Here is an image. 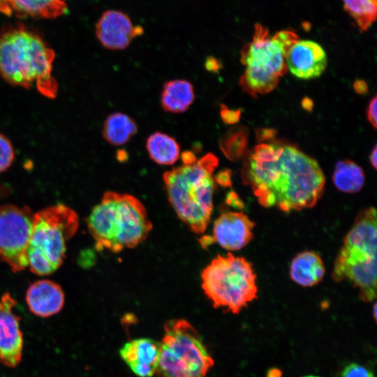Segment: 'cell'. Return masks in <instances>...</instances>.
Here are the masks:
<instances>
[{
	"label": "cell",
	"mask_w": 377,
	"mask_h": 377,
	"mask_svg": "<svg viewBox=\"0 0 377 377\" xmlns=\"http://www.w3.org/2000/svg\"><path fill=\"white\" fill-rule=\"evenodd\" d=\"M325 268L320 256L313 251L299 253L292 260L289 275L302 287H312L322 281Z\"/></svg>",
	"instance_id": "obj_17"
},
{
	"label": "cell",
	"mask_w": 377,
	"mask_h": 377,
	"mask_svg": "<svg viewBox=\"0 0 377 377\" xmlns=\"http://www.w3.org/2000/svg\"><path fill=\"white\" fill-rule=\"evenodd\" d=\"M161 343L149 339L140 338L126 342L119 350L122 360L129 366L142 364L157 369Z\"/></svg>",
	"instance_id": "obj_19"
},
{
	"label": "cell",
	"mask_w": 377,
	"mask_h": 377,
	"mask_svg": "<svg viewBox=\"0 0 377 377\" xmlns=\"http://www.w3.org/2000/svg\"><path fill=\"white\" fill-rule=\"evenodd\" d=\"M266 377H282V371L276 367L269 368L266 373Z\"/></svg>",
	"instance_id": "obj_36"
},
{
	"label": "cell",
	"mask_w": 377,
	"mask_h": 377,
	"mask_svg": "<svg viewBox=\"0 0 377 377\" xmlns=\"http://www.w3.org/2000/svg\"><path fill=\"white\" fill-rule=\"evenodd\" d=\"M214 170L200 165H183L167 171L163 179L168 201L178 218L194 233H205L213 211Z\"/></svg>",
	"instance_id": "obj_6"
},
{
	"label": "cell",
	"mask_w": 377,
	"mask_h": 377,
	"mask_svg": "<svg viewBox=\"0 0 377 377\" xmlns=\"http://www.w3.org/2000/svg\"><path fill=\"white\" fill-rule=\"evenodd\" d=\"M129 367L139 377H151L157 369L154 367L142 364H133Z\"/></svg>",
	"instance_id": "obj_28"
},
{
	"label": "cell",
	"mask_w": 377,
	"mask_h": 377,
	"mask_svg": "<svg viewBox=\"0 0 377 377\" xmlns=\"http://www.w3.org/2000/svg\"><path fill=\"white\" fill-rule=\"evenodd\" d=\"M98 250L119 253L144 242L152 223L142 202L128 193L105 192L87 219Z\"/></svg>",
	"instance_id": "obj_3"
},
{
	"label": "cell",
	"mask_w": 377,
	"mask_h": 377,
	"mask_svg": "<svg viewBox=\"0 0 377 377\" xmlns=\"http://www.w3.org/2000/svg\"><path fill=\"white\" fill-rule=\"evenodd\" d=\"M256 274L252 265L231 253L218 255L201 272V287L215 308L238 313L257 297Z\"/></svg>",
	"instance_id": "obj_8"
},
{
	"label": "cell",
	"mask_w": 377,
	"mask_h": 377,
	"mask_svg": "<svg viewBox=\"0 0 377 377\" xmlns=\"http://www.w3.org/2000/svg\"><path fill=\"white\" fill-rule=\"evenodd\" d=\"M17 301L9 293L0 297V364L16 367L23 352V334L20 316L13 312Z\"/></svg>",
	"instance_id": "obj_12"
},
{
	"label": "cell",
	"mask_w": 377,
	"mask_h": 377,
	"mask_svg": "<svg viewBox=\"0 0 377 377\" xmlns=\"http://www.w3.org/2000/svg\"><path fill=\"white\" fill-rule=\"evenodd\" d=\"M304 377H319V376H312V375H309V376H305Z\"/></svg>",
	"instance_id": "obj_40"
},
{
	"label": "cell",
	"mask_w": 377,
	"mask_h": 377,
	"mask_svg": "<svg viewBox=\"0 0 377 377\" xmlns=\"http://www.w3.org/2000/svg\"><path fill=\"white\" fill-rule=\"evenodd\" d=\"M205 67L207 71L217 73L221 69L222 64L219 59L214 57L209 56L205 59Z\"/></svg>",
	"instance_id": "obj_32"
},
{
	"label": "cell",
	"mask_w": 377,
	"mask_h": 377,
	"mask_svg": "<svg viewBox=\"0 0 377 377\" xmlns=\"http://www.w3.org/2000/svg\"><path fill=\"white\" fill-rule=\"evenodd\" d=\"M255 223L243 212L222 213L214 222L212 235L202 237L199 242L205 249L217 243L228 251H238L253 238Z\"/></svg>",
	"instance_id": "obj_11"
},
{
	"label": "cell",
	"mask_w": 377,
	"mask_h": 377,
	"mask_svg": "<svg viewBox=\"0 0 377 377\" xmlns=\"http://www.w3.org/2000/svg\"><path fill=\"white\" fill-rule=\"evenodd\" d=\"M365 176L362 168L350 160L339 161L332 174L336 188L343 193L359 192L363 187Z\"/></svg>",
	"instance_id": "obj_22"
},
{
	"label": "cell",
	"mask_w": 377,
	"mask_h": 377,
	"mask_svg": "<svg viewBox=\"0 0 377 377\" xmlns=\"http://www.w3.org/2000/svg\"><path fill=\"white\" fill-rule=\"evenodd\" d=\"M78 227L77 214L64 204L49 206L34 214L27 249L30 271L45 276L58 269L66 257V243Z\"/></svg>",
	"instance_id": "obj_7"
},
{
	"label": "cell",
	"mask_w": 377,
	"mask_h": 377,
	"mask_svg": "<svg viewBox=\"0 0 377 377\" xmlns=\"http://www.w3.org/2000/svg\"><path fill=\"white\" fill-rule=\"evenodd\" d=\"M373 317L374 318V320L376 322L377 320V304L374 303L373 306Z\"/></svg>",
	"instance_id": "obj_39"
},
{
	"label": "cell",
	"mask_w": 377,
	"mask_h": 377,
	"mask_svg": "<svg viewBox=\"0 0 377 377\" xmlns=\"http://www.w3.org/2000/svg\"><path fill=\"white\" fill-rule=\"evenodd\" d=\"M341 377H374V376L365 367L357 363H350L343 369Z\"/></svg>",
	"instance_id": "obj_26"
},
{
	"label": "cell",
	"mask_w": 377,
	"mask_h": 377,
	"mask_svg": "<svg viewBox=\"0 0 377 377\" xmlns=\"http://www.w3.org/2000/svg\"><path fill=\"white\" fill-rule=\"evenodd\" d=\"M33 216L27 206H0V259L15 273L28 267L27 249Z\"/></svg>",
	"instance_id": "obj_9"
},
{
	"label": "cell",
	"mask_w": 377,
	"mask_h": 377,
	"mask_svg": "<svg viewBox=\"0 0 377 377\" xmlns=\"http://www.w3.org/2000/svg\"><path fill=\"white\" fill-rule=\"evenodd\" d=\"M377 98L376 96H374L373 98L370 101L368 108H367V119L371 126L376 128L377 126Z\"/></svg>",
	"instance_id": "obj_29"
},
{
	"label": "cell",
	"mask_w": 377,
	"mask_h": 377,
	"mask_svg": "<svg viewBox=\"0 0 377 377\" xmlns=\"http://www.w3.org/2000/svg\"><path fill=\"white\" fill-rule=\"evenodd\" d=\"M26 302L33 314L48 318L61 311L65 295L60 285L48 279H41L29 287L26 293Z\"/></svg>",
	"instance_id": "obj_15"
},
{
	"label": "cell",
	"mask_w": 377,
	"mask_h": 377,
	"mask_svg": "<svg viewBox=\"0 0 377 377\" xmlns=\"http://www.w3.org/2000/svg\"><path fill=\"white\" fill-rule=\"evenodd\" d=\"M353 89L358 94H365L368 91L367 84L363 80H356L353 83Z\"/></svg>",
	"instance_id": "obj_33"
},
{
	"label": "cell",
	"mask_w": 377,
	"mask_h": 377,
	"mask_svg": "<svg viewBox=\"0 0 377 377\" xmlns=\"http://www.w3.org/2000/svg\"><path fill=\"white\" fill-rule=\"evenodd\" d=\"M183 165H192L196 162V157L193 151H184L182 153Z\"/></svg>",
	"instance_id": "obj_34"
},
{
	"label": "cell",
	"mask_w": 377,
	"mask_h": 377,
	"mask_svg": "<svg viewBox=\"0 0 377 377\" xmlns=\"http://www.w3.org/2000/svg\"><path fill=\"white\" fill-rule=\"evenodd\" d=\"M15 159V151L10 140L0 133V173L8 170Z\"/></svg>",
	"instance_id": "obj_25"
},
{
	"label": "cell",
	"mask_w": 377,
	"mask_h": 377,
	"mask_svg": "<svg viewBox=\"0 0 377 377\" xmlns=\"http://www.w3.org/2000/svg\"><path fill=\"white\" fill-rule=\"evenodd\" d=\"M55 53L41 35L20 22L0 31V77L13 87L34 84L49 98L56 97L58 84L52 75Z\"/></svg>",
	"instance_id": "obj_2"
},
{
	"label": "cell",
	"mask_w": 377,
	"mask_h": 377,
	"mask_svg": "<svg viewBox=\"0 0 377 377\" xmlns=\"http://www.w3.org/2000/svg\"><path fill=\"white\" fill-rule=\"evenodd\" d=\"M143 28L135 26L131 17L118 10H105L99 17L95 29L100 43L111 50H122L128 47L137 36H142Z\"/></svg>",
	"instance_id": "obj_13"
},
{
	"label": "cell",
	"mask_w": 377,
	"mask_h": 377,
	"mask_svg": "<svg viewBox=\"0 0 377 377\" xmlns=\"http://www.w3.org/2000/svg\"><path fill=\"white\" fill-rule=\"evenodd\" d=\"M67 0H0V13L17 17L54 19L68 10Z\"/></svg>",
	"instance_id": "obj_16"
},
{
	"label": "cell",
	"mask_w": 377,
	"mask_h": 377,
	"mask_svg": "<svg viewBox=\"0 0 377 377\" xmlns=\"http://www.w3.org/2000/svg\"><path fill=\"white\" fill-rule=\"evenodd\" d=\"M287 68L295 77L310 80L319 77L327 66V54L317 43L297 40L286 55Z\"/></svg>",
	"instance_id": "obj_14"
},
{
	"label": "cell",
	"mask_w": 377,
	"mask_h": 377,
	"mask_svg": "<svg viewBox=\"0 0 377 377\" xmlns=\"http://www.w3.org/2000/svg\"><path fill=\"white\" fill-rule=\"evenodd\" d=\"M297 40L293 31L282 30L271 36L266 27L256 24L252 40L241 51V62L246 66L239 81L243 91L253 97L273 91L287 72L286 55Z\"/></svg>",
	"instance_id": "obj_5"
},
{
	"label": "cell",
	"mask_w": 377,
	"mask_h": 377,
	"mask_svg": "<svg viewBox=\"0 0 377 377\" xmlns=\"http://www.w3.org/2000/svg\"><path fill=\"white\" fill-rule=\"evenodd\" d=\"M258 142H264L273 139L276 135V131L273 128H258L256 131Z\"/></svg>",
	"instance_id": "obj_30"
},
{
	"label": "cell",
	"mask_w": 377,
	"mask_h": 377,
	"mask_svg": "<svg viewBox=\"0 0 377 377\" xmlns=\"http://www.w3.org/2000/svg\"><path fill=\"white\" fill-rule=\"evenodd\" d=\"M343 8L361 31H367L375 22L377 0H342Z\"/></svg>",
	"instance_id": "obj_24"
},
{
	"label": "cell",
	"mask_w": 377,
	"mask_h": 377,
	"mask_svg": "<svg viewBox=\"0 0 377 377\" xmlns=\"http://www.w3.org/2000/svg\"><path fill=\"white\" fill-rule=\"evenodd\" d=\"M194 100V88L189 81L177 79L164 83L161 94V104L165 112H184Z\"/></svg>",
	"instance_id": "obj_18"
},
{
	"label": "cell",
	"mask_w": 377,
	"mask_h": 377,
	"mask_svg": "<svg viewBox=\"0 0 377 377\" xmlns=\"http://www.w3.org/2000/svg\"><path fill=\"white\" fill-rule=\"evenodd\" d=\"M377 213L374 207L362 210L343 238L334 260L332 278L347 280L359 290L366 302L377 293Z\"/></svg>",
	"instance_id": "obj_4"
},
{
	"label": "cell",
	"mask_w": 377,
	"mask_h": 377,
	"mask_svg": "<svg viewBox=\"0 0 377 377\" xmlns=\"http://www.w3.org/2000/svg\"><path fill=\"white\" fill-rule=\"evenodd\" d=\"M161 343L188 370L191 377H204L214 365L198 332L187 320L174 319L164 325Z\"/></svg>",
	"instance_id": "obj_10"
},
{
	"label": "cell",
	"mask_w": 377,
	"mask_h": 377,
	"mask_svg": "<svg viewBox=\"0 0 377 377\" xmlns=\"http://www.w3.org/2000/svg\"><path fill=\"white\" fill-rule=\"evenodd\" d=\"M242 177L261 206L286 213L313 207L325 184L316 160L280 142L256 145L246 156Z\"/></svg>",
	"instance_id": "obj_1"
},
{
	"label": "cell",
	"mask_w": 377,
	"mask_h": 377,
	"mask_svg": "<svg viewBox=\"0 0 377 377\" xmlns=\"http://www.w3.org/2000/svg\"><path fill=\"white\" fill-rule=\"evenodd\" d=\"M369 161L371 165L376 170L377 168V147L376 145L374 146L371 153L369 156Z\"/></svg>",
	"instance_id": "obj_37"
},
{
	"label": "cell",
	"mask_w": 377,
	"mask_h": 377,
	"mask_svg": "<svg viewBox=\"0 0 377 377\" xmlns=\"http://www.w3.org/2000/svg\"><path fill=\"white\" fill-rule=\"evenodd\" d=\"M248 140V128L244 126H233L220 138L219 147L226 158L236 161L245 155Z\"/></svg>",
	"instance_id": "obj_23"
},
{
	"label": "cell",
	"mask_w": 377,
	"mask_h": 377,
	"mask_svg": "<svg viewBox=\"0 0 377 377\" xmlns=\"http://www.w3.org/2000/svg\"><path fill=\"white\" fill-rule=\"evenodd\" d=\"M241 114L242 112L239 109L232 110L228 108L226 105H221L220 117L221 120L227 124H237L240 119Z\"/></svg>",
	"instance_id": "obj_27"
},
{
	"label": "cell",
	"mask_w": 377,
	"mask_h": 377,
	"mask_svg": "<svg viewBox=\"0 0 377 377\" xmlns=\"http://www.w3.org/2000/svg\"><path fill=\"white\" fill-rule=\"evenodd\" d=\"M137 132V124L131 117L122 112H114L105 119L102 134L109 144L119 146L128 142Z\"/></svg>",
	"instance_id": "obj_20"
},
{
	"label": "cell",
	"mask_w": 377,
	"mask_h": 377,
	"mask_svg": "<svg viewBox=\"0 0 377 377\" xmlns=\"http://www.w3.org/2000/svg\"><path fill=\"white\" fill-rule=\"evenodd\" d=\"M117 158L120 162L126 161L128 158V153L124 149H119L117 151Z\"/></svg>",
	"instance_id": "obj_38"
},
{
	"label": "cell",
	"mask_w": 377,
	"mask_h": 377,
	"mask_svg": "<svg viewBox=\"0 0 377 377\" xmlns=\"http://www.w3.org/2000/svg\"><path fill=\"white\" fill-rule=\"evenodd\" d=\"M215 182L223 186L231 185V172L224 169L219 171L214 177Z\"/></svg>",
	"instance_id": "obj_31"
},
{
	"label": "cell",
	"mask_w": 377,
	"mask_h": 377,
	"mask_svg": "<svg viewBox=\"0 0 377 377\" xmlns=\"http://www.w3.org/2000/svg\"><path fill=\"white\" fill-rule=\"evenodd\" d=\"M146 149L149 158L158 165H172L178 160L180 154V146L177 141L160 131L147 138Z\"/></svg>",
	"instance_id": "obj_21"
},
{
	"label": "cell",
	"mask_w": 377,
	"mask_h": 377,
	"mask_svg": "<svg viewBox=\"0 0 377 377\" xmlns=\"http://www.w3.org/2000/svg\"><path fill=\"white\" fill-rule=\"evenodd\" d=\"M302 107L304 110L311 112L313 108V102L309 97H304L301 102Z\"/></svg>",
	"instance_id": "obj_35"
}]
</instances>
